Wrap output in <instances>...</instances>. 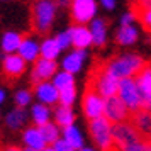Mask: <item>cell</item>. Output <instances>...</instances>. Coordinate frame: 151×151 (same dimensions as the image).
<instances>
[{
	"instance_id": "obj_1",
	"label": "cell",
	"mask_w": 151,
	"mask_h": 151,
	"mask_svg": "<svg viewBox=\"0 0 151 151\" xmlns=\"http://www.w3.org/2000/svg\"><path fill=\"white\" fill-rule=\"evenodd\" d=\"M119 82L121 80L116 78L107 70V65L105 63H100V65H97L95 68L92 70L88 85L102 97L104 100H107V99L116 97L119 93Z\"/></svg>"
},
{
	"instance_id": "obj_2",
	"label": "cell",
	"mask_w": 151,
	"mask_h": 151,
	"mask_svg": "<svg viewBox=\"0 0 151 151\" xmlns=\"http://www.w3.org/2000/svg\"><path fill=\"white\" fill-rule=\"evenodd\" d=\"M105 65H107V70L116 78L124 80V78H134L146 66V61L137 55H122L117 56V58H112Z\"/></svg>"
},
{
	"instance_id": "obj_3",
	"label": "cell",
	"mask_w": 151,
	"mask_h": 151,
	"mask_svg": "<svg viewBox=\"0 0 151 151\" xmlns=\"http://www.w3.org/2000/svg\"><path fill=\"white\" fill-rule=\"evenodd\" d=\"M31 12H32V19H31L32 27L37 32H44L53 24V19H55L56 14V5L53 2H36Z\"/></svg>"
},
{
	"instance_id": "obj_4",
	"label": "cell",
	"mask_w": 151,
	"mask_h": 151,
	"mask_svg": "<svg viewBox=\"0 0 151 151\" xmlns=\"http://www.w3.org/2000/svg\"><path fill=\"white\" fill-rule=\"evenodd\" d=\"M117 97L124 102V105L129 109V112H137L139 109H143V104H141V93L139 88L136 85L134 78H124L119 82V93Z\"/></svg>"
},
{
	"instance_id": "obj_5",
	"label": "cell",
	"mask_w": 151,
	"mask_h": 151,
	"mask_svg": "<svg viewBox=\"0 0 151 151\" xmlns=\"http://www.w3.org/2000/svg\"><path fill=\"white\" fill-rule=\"evenodd\" d=\"M104 107H105V100L88 85L85 93H83V102H82L85 117L90 119V121L100 119V117H104Z\"/></svg>"
},
{
	"instance_id": "obj_6",
	"label": "cell",
	"mask_w": 151,
	"mask_h": 151,
	"mask_svg": "<svg viewBox=\"0 0 151 151\" xmlns=\"http://www.w3.org/2000/svg\"><path fill=\"white\" fill-rule=\"evenodd\" d=\"M139 137H141V134L134 129V126L131 122H121L112 126V139H114V144L119 150H122L127 144L137 141Z\"/></svg>"
},
{
	"instance_id": "obj_7",
	"label": "cell",
	"mask_w": 151,
	"mask_h": 151,
	"mask_svg": "<svg viewBox=\"0 0 151 151\" xmlns=\"http://www.w3.org/2000/svg\"><path fill=\"white\" fill-rule=\"evenodd\" d=\"M129 116V109L124 105V102L119 97H110L105 100V107H104V117L109 121L112 126L114 124L126 122V119Z\"/></svg>"
},
{
	"instance_id": "obj_8",
	"label": "cell",
	"mask_w": 151,
	"mask_h": 151,
	"mask_svg": "<svg viewBox=\"0 0 151 151\" xmlns=\"http://www.w3.org/2000/svg\"><path fill=\"white\" fill-rule=\"evenodd\" d=\"M97 5L93 0H75L71 4V17L78 26H85L95 17Z\"/></svg>"
},
{
	"instance_id": "obj_9",
	"label": "cell",
	"mask_w": 151,
	"mask_h": 151,
	"mask_svg": "<svg viewBox=\"0 0 151 151\" xmlns=\"http://www.w3.org/2000/svg\"><path fill=\"white\" fill-rule=\"evenodd\" d=\"M136 85L139 88V93H141V104H143L144 110H150L151 112V66L146 65L136 76Z\"/></svg>"
},
{
	"instance_id": "obj_10",
	"label": "cell",
	"mask_w": 151,
	"mask_h": 151,
	"mask_svg": "<svg viewBox=\"0 0 151 151\" xmlns=\"http://www.w3.org/2000/svg\"><path fill=\"white\" fill-rule=\"evenodd\" d=\"M56 70H58V65L56 61H49V60H44V58H39L34 65V71L31 75V82L34 85H39L42 82H48V78L56 75Z\"/></svg>"
},
{
	"instance_id": "obj_11",
	"label": "cell",
	"mask_w": 151,
	"mask_h": 151,
	"mask_svg": "<svg viewBox=\"0 0 151 151\" xmlns=\"http://www.w3.org/2000/svg\"><path fill=\"white\" fill-rule=\"evenodd\" d=\"M4 78H7V82H14L15 78L24 73L26 70V61L19 55H7L4 58Z\"/></svg>"
},
{
	"instance_id": "obj_12",
	"label": "cell",
	"mask_w": 151,
	"mask_h": 151,
	"mask_svg": "<svg viewBox=\"0 0 151 151\" xmlns=\"http://www.w3.org/2000/svg\"><path fill=\"white\" fill-rule=\"evenodd\" d=\"M131 124L134 126V129L141 134L143 137H151V112L150 110L139 109L137 112L132 114L131 117Z\"/></svg>"
},
{
	"instance_id": "obj_13",
	"label": "cell",
	"mask_w": 151,
	"mask_h": 151,
	"mask_svg": "<svg viewBox=\"0 0 151 151\" xmlns=\"http://www.w3.org/2000/svg\"><path fill=\"white\" fill-rule=\"evenodd\" d=\"M68 32L71 36V44L75 46V49L85 51V48L93 42L92 32H90V29H87V26H73L68 29Z\"/></svg>"
},
{
	"instance_id": "obj_14",
	"label": "cell",
	"mask_w": 151,
	"mask_h": 151,
	"mask_svg": "<svg viewBox=\"0 0 151 151\" xmlns=\"http://www.w3.org/2000/svg\"><path fill=\"white\" fill-rule=\"evenodd\" d=\"M36 97L39 99V102L48 105V104H55L60 100V92L53 83L42 82L39 85H36Z\"/></svg>"
},
{
	"instance_id": "obj_15",
	"label": "cell",
	"mask_w": 151,
	"mask_h": 151,
	"mask_svg": "<svg viewBox=\"0 0 151 151\" xmlns=\"http://www.w3.org/2000/svg\"><path fill=\"white\" fill-rule=\"evenodd\" d=\"M17 55L21 56L24 61H37V56L41 55V46H37V42L34 39L24 37V41H22Z\"/></svg>"
},
{
	"instance_id": "obj_16",
	"label": "cell",
	"mask_w": 151,
	"mask_h": 151,
	"mask_svg": "<svg viewBox=\"0 0 151 151\" xmlns=\"http://www.w3.org/2000/svg\"><path fill=\"white\" fill-rule=\"evenodd\" d=\"M22 139H24V143L27 144V148H31V150H34V151H42L48 146L46 141H44V137H42V134H41V131L37 129V127H29V129H26Z\"/></svg>"
},
{
	"instance_id": "obj_17",
	"label": "cell",
	"mask_w": 151,
	"mask_h": 151,
	"mask_svg": "<svg viewBox=\"0 0 151 151\" xmlns=\"http://www.w3.org/2000/svg\"><path fill=\"white\" fill-rule=\"evenodd\" d=\"M85 60V51L82 49H75L73 53H70L65 60H63V71L66 73H76L78 70L82 68V63Z\"/></svg>"
},
{
	"instance_id": "obj_18",
	"label": "cell",
	"mask_w": 151,
	"mask_h": 151,
	"mask_svg": "<svg viewBox=\"0 0 151 151\" xmlns=\"http://www.w3.org/2000/svg\"><path fill=\"white\" fill-rule=\"evenodd\" d=\"M24 37L17 32H5V36L2 37V49L7 55H17V51L21 48Z\"/></svg>"
},
{
	"instance_id": "obj_19",
	"label": "cell",
	"mask_w": 151,
	"mask_h": 151,
	"mask_svg": "<svg viewBox=\"0 0 151 151\" xmlns=\"http://www.w3.org/2000/svg\"><path fill=\"white\" fill-rule=\"evenodd\" d=\"M90 32H92V39L97 46H104L105 44V37H107V24L102 19H93L90 22Z\"/></svg>"
},
{
	"instance_id": "obj_20",
	"label": "cell",
	"mask_w": 151,
	"mask_h": 151,
	"mask_svg": "<svg viewBox=\"0 0 151 151\" xmlns=\"http://www.w3.org/2000/svg\"><path fill=\"white\" fill-rule=\"evenodd\" d=\"M55 121H56V126H61L63 129H65V127H70V126H73L75 114H73L71 107L58 105L56 110H55Z\"/></svg>"
},
{
	"instance_id": "obj_21",
	"label": "cell",
	"mask_w": 151,
	"mask_h": 151,
	"mask_svg": "<svg viewBox=\"0 0 151 151\" xmlns=\"http://www.w3.org/2000/svg\"><path fill=\"white\" fill-rule=\"evenodd\" d=\"M63 139H65L75 151H78V150L83 148L82 132L76 129L75 126H70V127H65V129H63Z\"/></svg>"
},
{
	"instance_id": "obj_22",
	"label": "cell",
	"mask_w": 151,
	"mask_h": 151,
	"mask_svg": "<svg viewBox=\"0 0 151 151\" xmlns=\"http://www.w3.org/2000/svg\"><path fill=\"white\" fill-rule=\"evenodd\" d=\"M26 121H27V112H24V109H14L10 110L7 114V117H5V124H7L10 129H19V127H22L24 124H26Z\"/></svg>"
},
{
	"instance_id": "obj_23",
	"label": "cell",
	"mask_w": 151,
	"mask_h": 151,
	"mask_svg": "<svg viewBox=\"0 0 151 151\" xmlns=\"http://www.w3.org/2000/svg\"><path fill=\"white\" fill-rule=\"evenodd\" d=\"M32 121L36 122L37 127H41L44 124L49 122V116H51V110L48 109V105H44V104H36L32 105Z\"/></svg>"
},
{
	"instance_id": "obj_24",
	"label": "cell",
	"mask_w": 151,
	"mask_h": 151,
	"mask_svg": "<svg viewBox=\"0 0 151 151\" xmlns=\"http://www.w3.org/2000/svg\"><path fill=\"white\" fill-rule=\"evenodd\" d=\"M58 55H60V46L56 44L55 39H44L41 44V58L55 61Z\"/></svg>"
},
{
	"instance_id": "obj_25",
	"label": "cell",
	"mask_w": 151,
	"mask_h": 151,
	"mask_svg": "<svg viewBox=\"0 0 151 151\" xmlns=\"http://www.w3.org/2000/svg\"><path fill=\"white\" fill-rule=\"evenodd\" d=\"M136 39H137V31L134 26L121 27L117 31V42L122 44V46H129L132 42H136Z\"/></svg>"
},
{
	"instance_id": "obj_26",
	"label": "cell",
	"mask_w": 151,
	"mask_h": 151,
	"mask_svg": "<svg viewBox=\"0 0 151 151\" xmlns=\"http://www.w3.org/2000/svg\"><path fill=\"white\" fill-rule=\"evenodd\" d=\"M37 129L41 131V134L42 137H44V141H46V144H53L60 139V129H58V126L53 122H48V124H44V126H41V127H37Z\"/></svg>"
},
{
	"instance_id": "obj_27",
	"label": "cell",
	"mask_w": 151,
	"mask_h": 151,
	"mask_svg": "<svg viewBox=\"0 0 151 151\" xmlns=\"http://www.w3.org/2000/svg\"><path fill=\"white\" fill-rule=\"evenodd\" d=\"M132 14L137 15L143 21L144 27L151 31V7H144L143 4H134L132 5Z\"/></svg>"
},
{
	"instance_id": "obj_28",
	"label": "cell",
	"mask_w": 151,
	"mask_h": 151,
	"mask_svg": "<svg viewBox=\"0 0 151 151\" xmlns=\"http://www.w3.org/2000/svg\"><path fill=\"white\" fill-rule=\"evenodd\" d=\"M53 85L58 88V92L68 88V87H73V75L66 73V71H60L53 76Z\"/></svg>"
},
{
	"instance_id": "obj_29",
	"label": "cell",
	"mask_w": 151,
	"mask_h": 151,
	"mask_svg": "<svg viewBox=\"0 0 151 151\" xmlns=\"http://www.w3.org/2000/svg\"><path fill=\"white\" fill-rule=\"evenodd\" d=\"M121 151H151V139L139 137L137 141L127 144V146H126V148H122Z\"/></svg>"
},
{
	"instance_id": "obj_30",
	"label": "cell",
	"mask_w": 151,
	"mask_h": 151,
	"mask_svg": "<svg viewBox=\"0 0 151 151\" xmlns=\"http://www.w3.org/2000/svg\"><path fill=\"white\" fill-rule=\"evenodd\" d=\"M75 97H76V90L75 85L73 87H68L60 92V105H65V107H71V104L75 102Z\"/></svg>"
},
{
	"instance_id": "obj_31",
	"label": "cell",
	"mask_w": 151,
	"mask_h": 151,
	"mask_svg": "<svg viewBox=\"0 0 151 151\" xmlns=\"http://www.w3.org/2000/svg\"><path fill=\"white\" fill-rule=\"evenodd\" d=\"M31 99H32V95H31V92H27V90H19V92L15 93V104H17L19 109L26 107V105L31 102Z\"/></svg>"
},
{
	"instance_id": "obj_32",
	"label": "cell",
	"mask_w": 151,
	"mask_h": 151,
	"mask_svg": "<svg viewBox=\"0 0 151 151\" xmlns=\"http://www.w3.org/2000/svg\"><path fill=\"white\" fill-rule=\"evenodd\" d=\"M55 41L60 46V49H65V48H68V46H71V36H70L68 31H65V32H60V34L56 36Z\"/></svg>"
},
{
	"instance_id": "obj_33",
	"label": "cell",
	"mask_w": 151,
	"mask_h": 151,
	"mask_svg": "<svg viewBox=\"0 0 151 151\" xmlns=\"http://www.w3.org/2000/svg\"><path fill=\"white\" fill-rule=\"evenodd\" d=\"M53 148H55V151H75L65 139H58V141L53 144Z\"/></svg>"
},
{
	"instance_id": "obj_34",
	"label": "cell",
	"mask_w": 151,
	"mask_h": 151,
	"mask_svg": "<svg viewBox=\"0 0 151 151\" xmlns=\"http://www.w3.org/2000/svg\"><path fill=\"white\" fill-rule=\"evenodd\" d=\"M134 17L136 15L132 14V12H129V14H124L122 19H121V27H129V26H132V21H134Z\"/></svg>"
},
{
	"instance_id": "obj_35",
	"label": "cell",
	"mask_w": 151,
	"mask_h": 151,
	"mask_svg": "<svg viewBox=\"0 0 151 151\" xmlns=\"http://www.w3.org/2000/svg\"><path fill=\"white\" fill-rule=\"evenodd\" d=\"M102 5L107 9V10H110V9H114L116 4H114V2H110V0H102Z\"/></svg>"
},
{
	"instance_id": "obj_36",
	"label": "cell",
	"mask_w": 151,
	"mask_h": 151,
	"mask_svg": "<svg viewBox=\"0 0 151 151\" xmlns=\"http://www.w3.org/2000/svg\"><path fill=\"white\" fill-rule=\"evenodd\" d=\"M4 151H22V150H19L17 146H9V148H5Z\"/></svg>"
},
{
	"instance_id": "obj_37",
	"label": "cell",
	"mask_w": 151,
	"mask_h": 151,
	"mask_svg": "<svg viewBox=\"0 0 151 151\" xmlns=\"http://www.w3.org/2000/svg\"><path fill=\"white\" fill-rule=\"evenodd\" d=\"M4 100H5V92H4V90L0 88V104L4 102Z\"/></svg>"
},
{
	"instance_id": "obj_38",
	"label": "cell",
	"mask_w": 151,
	"mask_h": 151,
	"mask_svg": "<svg viewBox=\"0 0 151 151\" xmlns=\"http://www.w3.org/2000/svg\"><path fill=\"white\" fill-rule=\"evenodd\" d=\"M42 151H55V148H53V146H46Z\"/></svg>"
},
{
	"instance_id": "obj_39",
	"label": "cell",
	"mask_w": 151,
	"mask_h": 151,
	"mask_svg": "<svg viewBox=\"0 0 151 151\" xmlns=\"http://www.w3.org/2000/svg\"><path fill=\"white\" fill-rule=\"evenodd\" d=\"M78 151H95V150H92V148H85V146H83L82 150H78Z\"/></svg>"
},
{
	"instance_id": "obj_40",
	"label": "cell",
	"mask_w": 151,
	"mask_h": 151,
	"mask_svg": "<svg viewBox=\"0 0 151 151\" xmlns=\"http://www.w3.org/2000/svg\"><path fill=\"white\" fill-rule=\"evenodd\" d=\"M24 151H34V150H31V148H26V150H24Z\"/></svg>"
}]
</instances>
